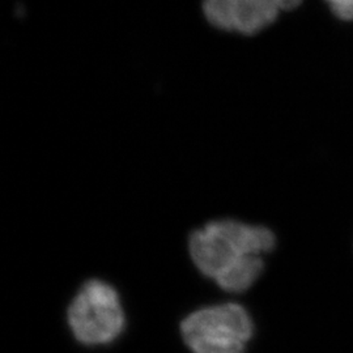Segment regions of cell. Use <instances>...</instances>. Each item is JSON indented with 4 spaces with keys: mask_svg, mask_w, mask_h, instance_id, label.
<instances>
[{
    "mask_svg": "<svg viewBox=\"0 0 353 353\" xmlns=\"http://www.w3.org/2000/svg\"><path fill=\"white\" fill-rule=\"evenodd\" d=\"M276 243L272 230L236 220H216L189 240L191 259L204 276L230 293L252 288L263 272L262 256Z\"/></svg>",
    "mask_w": 353,
    "mask_h": 353,
    "instance_id": "obj_1",
    "label": "cell"
},
{
    "mask_svg": "<svg viewBox=\"0 0 353 353\" xmlns=\"http://www.w3.org/2000/svg\"><path fill=\"white\" fill-rule=\"evenodd\" d=\"M252 332V316L234 303L199 309L181 325L182 338L192 353H243Z\"/></svg>",
    "mask_w": 353,
    "mask_h": 353,
    "instance_id": "obj_2",
    "label": "cell"
},
{
    "mask_svg": "<svg viewBox=\"0 0 353 353\" xmlns=\"http://www.w3.org/2000/svg\"><path fill=\"white\" fill-rule=\"evenodd\" d=\"M68 326L84 345H105L125 330L126 316L121 299L110 284L88 280L76 293L67 312Z\"/></svg>",
    "mask_w": 353,
    "mask_h": 353,
    "instance_id": "obj_3",
    "label": "cell"
},
{
    "mask_svg": "<svg viewBox=\"0 0 353 353\" xmlns=\"http://www.w3.org/2000/svg\"><path fill=\"white\" fill-rule=\"evenodd\" d=\"M284 10L283 0H204L203 12L211 26L254 36L271 26Z\"/></svg>",
    "mask_w": 353,
    "mask_h": 353,
    "instance_id": "obj_4",
    "label": "cell"
},
{
    "mask_svg": "<svg viewBox=\"0 0 353 353\" xmlns=\"http://www.w3.org/2000/svg\"><path fill=\"white\" fill-rule=\"evenodd\" d=\"M332 13L344 21H353V0H325Z\"/></svg>",
    "mask_w": 353,
    "mask_h": 353,
    "instance_id": "obj_5",
    "label": "cell"
},
{
    "mask_svg": "<svg viewBox=\"0 0 353 353\" xmlns=\"http://www.w3.org/2000/svg\"><path fill=\"white\" fill-rule=\"evenodd\" d=\"M301 1H303V0H283V3H284V11H290V10H293V8L299 7V6L301 4Z\"/></svg>",
    "mask_w": 353,
    "mask_h": 353,
    "instance_id": "obj_6",
    "label": "cell"
}]
</instances>
